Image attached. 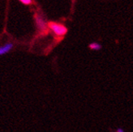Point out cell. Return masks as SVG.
<instances>
[{"instance_id":"cell-1","label":"cell","mask_w":133,"mask_h":132,"mask_svg":"<svg viewBox=\"0 0 133 132\" xmlns=\"http://www.w3.org/2000/svg\"><path fill=\"white\" fill-rule=\"evenodd\" d=\"M48 28L54 32V34L57 37H64L68 33V28L64 26L63 24H58L56 22H49L48 23Z\"/></svg>"},{"instance_id":"cell-2","label":"cell","mask_w":133,"mask_h":132,"mask_svg":"<svg viewBox=\"0 0 133 132\" xmlns=\"http://www.w3.org/2000/svg\"><path fill=\"white\" fill-rule=\"evenodd\" d=\"M35 25L37 29L40 32H45L46 29L48 28V24L46 23L45 19L39 13H36L34 16Z\"/></svg>"},{"instance_id":"cell-3","label":"cell","mask_w":133,"mask_h":132,"mask_svg":"<svg viewBox=\"0 0 133 132\" xmlns=\"http://www.w3.org/2000/svg\"><path fill=\"white\" fill-rule=\"evenodd\" d=\"M14 47V43L11 41H8L3 45H0V56H3L8 53Z\"/></svg>"},{"instance_id":"cell-4","label":"cell","mask_w":133,"mask_h":132,"mask_svg":"<svg viewBox=\"0 0 133 132\" xmlns=\"http://www.w3.org/2000/svg\"><path fill=\"white\" fill-rule=\"evenodd\" d=\"M89 47L92 50L97 51V50H100L102 48V45L98 42H92L89 45Z\"/></svg>"},{"instance_id":"cell-5","label":"cell","mask_w":133,"mask_h":132,"mask_svg":"<svg viewBox=\"0 0 133 132\" xmlns=\"http://www.w3.org/2000/svg\"><path fill=\"white\" fill-rule=\"evenodd\" d=\"M22 4L26 5V6H29L32 3V0H19Z\"/></svg>"},{"instance_id":"cell-6","label":"cell","mask_w":133,"mask_h":132,"mask_svg":"<svg viewBox=\"0 0 133 132\" xmlns=\"http://www.w3.org/2000/svg\"><path fill=\"white\" fill-rule=\"evenodd\" d=\"M115 132H124V130L122 128H118Z\"/></svg>"}]
</instances>
